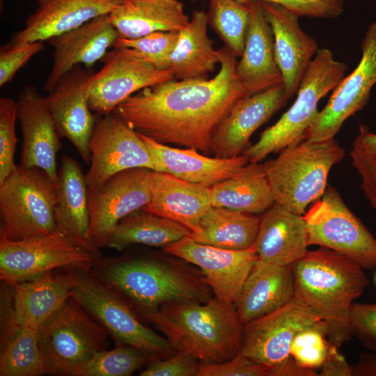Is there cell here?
Wrapping results in <instances>:
<instances>
[{"label":"cell","mask_w":376,"mask_h":376,"mask_svg":"<svg viewBox=\"0 0 376 376\" xmlns=\"http://www.w3.org/2000/svg\"><path fill=\"white\" fill-rule=\"evenodd\" d=\"M375 282H376V274H375Z\"/></svg>","instance_id":"db71d44e"},{"label":"cell","mask_w":376,"mask_h":376,"mask_svg":"<svg viewBox=\"0 0 376 376\" xmlns=\"http://www.w3.org/2000/svg\"><path fill=\"white\" fill-rule=\"evenodd\" d=\"M314 369L299 365L291 356L272 370L269 376H317Z\"/></svg>","instance_id":"f907efd6"},{"label":"cell","mask_w":376,"mask_h":376,"mask_svg":"<svg viewBox=\"0 0 376 376\" xmlns=\"http://www.w3.org/2000/svg\"><path fill=\"white\" fill-rule=\"evenodd\" d=\"M191 234L185 226L141 208L120 221L107 246L118 251L133 244L165 247Z\"/></svg>","instance_id":"e575fe53"},{"label":"cell","mask_w":376,"mask_h":376,"mask_svg":"<svg viewBox=\"0 0 376 376\" xmlns=\"http://www.w3.org/2000/svg\"><path fill=\"white\" fill-rule=\"evenodd\" d=\"M119 35L111 24L109 14L97 17L81 26L49 38L54 48L53 63L44 90L49 93L58 81L74 66L92 68L113 47Z\"/></svg>","instance_id":"44dd1931"},{"label":"cell","mask_w":376,"mask_h":376,"mask_svg":"<svg viewBox=\"0 0 376 376\" xmlns=\"http://www.w3.org/2000/svg\"><path fill=\"white\" fill-rule=\"evenodd\" d=\"M40 331L20 327L0 352L1 376H38L54 374L39 345Z\"/></svg>","instance_id":"d590c367"},{"label":"cell","mask_w":376,"mask_h":376,"mask_svg":"<svg viewBox=\"0 0 376 376\" xmlns=\"http://www.w3.org/2000/svg\"><path fill=\"white\" fill-rule=\"evenodd\" d=\"M164 250L198 267L214 296L233 304L258 260L253 246L246 249H224L197 242L190 235Z\"/></svg>","instance_id":"e0dca14e"},{"label":"cell","mask_w":376,"mask_h":376,"mask_svg":"<svg viewBox=\"0 0 376 376\" xmlns=\"http://www.w3.org/2000/svg\"><path fill=\"white\" fill-rule=\"evenodd\" d=\"M100 258L58 229L17 241L0 239V277L14 285L56 269L88 272Z\"/></svg>","instance_id":"9c48e42d"},{"label":"cell","mask_w":376,"mask_h":376,"mask_svg":"<svg viewBox=\"0 0 376 376\" xmlns=\"http://www.w3.org/2000/svg\"><path fill=\"white\" fill-rule=\"evenodd\" d=\"M320 376H352V369L339 347L329 345L327 357L321 366Z\"/></svg>","instance_id":"681fc988"},{"label":"cell","mask_w":376,"mask_h":376,"mask_svg":"<svg viewBox=\"0 0 376 376\" xmlns=\"http://www.w3.org/2000/svg\"><path fill=\"white\" fill-rule=\"evenodd\" d=\"M349 320L353 336L365 347L376 352V304L353 302Z\"/></svg>","instance_id":"f6af8a7d"},{"label":"cell","mask_w":376,"mask_h":376,"mask_svg":"<svg viewBox=\"0 0 376 376\" xmlns=\"http://www.w3.org/2000/svg\"><path fill=\"white\" fill-rule=\"evenodd\" d=\"M42 41H10L0 48V86L10 82L17 71L35 54L43 50Z\"/></svg>","instance_id":"b9f144b4"},{"label":"cell","mask_w":376,"mask_h":376,"mask_svg":"<svg viewBox=\"0 0 376 376\" xmlns=\"http://www.w3.org/2000/svg\"><path fill=\"white\" fill-rule=\"evenodd\" d=\"M351 152L361 158L376 174V133L371 132L366 125H361L353 141Z\"/></svg>","instance_id":"7dc6e473"},{"label":"cell","mask_w":376,"mask_h":376,"mask_svg":"<svg viewBox=\"0 0 376 376\" xmlns=\"http://www.w3.org/2000/svg\"><path fill=\"white\" fill-rule=\"evenodd\" d=\"M73 297L40 330L39 345L54 374L75 376L96 353L107 350L108 333Z\"/></svg>","instance_id":"30bf717a"},{"label":"cell","mask_w":376,"mask_h":376,"mask_svg":"<svg viewBox=\"0 0 376 376\" xmlns=\"http://www.w3.org/2000/svg\"><path fill=\"white\" fill-rule=\"evenodd\" d=\"M303 217L309 246L334 250L363 269L376 267V238L349 209L335 187L328 185Z\"/></svg>","instance_id":"8fae6325"},{"label":"cell","mask_w":376,"mask_h":376,"mask_svg":"<svg viewBox=\"0 0 376 376\" xmlns=\"http://www.w3.org/2000/svg\"><path fill=\"white\" fill-rule=\"evenodd\" d=\"M102 61L104 65L92 75L88 89L90 109L97 115L114 111L145 88L173 79L170 70L157 69L127 47H113Z\"/></svg>","instance_id":"4fadbf2b"},{"label":"cell","mask_w":376,"mask_h":376,"mask_svg":"<svg viewBox=\"0 0 376 376\" xmlns=\"http://www.w3.org/2000/svg\"><path fill=\"white\" fill-rule=\"evenodd\" d=\"M294 289L292 265L258 258L235 304L240 323L244 325L284 305L294 297Z\"/></svg>","instance_id":"f1b7e54d"},{"label":"cell","mask_w":376,"mask_h":376,"mask_svg":"<svg viewBox=\"0 0 376 376\" xmlns=\"http://www.w3.org/2000/svg\"><path fill=\"white\" fill-rule=\"evenodd\" d=\"M191 1H197V0H191ZM238 1H251V0H238Z\"/></svg>","instance_id":"f5cc1de1"},{"label":"cell","mask_w":376,"mask_h":376,"mask_svg":"<svg viewBox=\"0 0 376 376\" xmlns=\"http://www.w3.org/2000/svg\"><path fill=\"white\" fill-rule=\"evenodd\" d=\"M179 32L156 31L140 38H118L113 47L130 48L137 56L159 70H168V62L173 53Z\"/></svg>","instance_id":"f35d334b"},{"label":"cell","mask_w":376,"mask_h":376,"mask_svg":"<svg viewBox=\"0 0 376 376\" xmlns=\"http://www.w3.org/2000/svg\"><path fill=\"white\" fill-rule=\"evenodd\" d=\"M251 20L237 76L248 95L283 84L276 63L274 38L260 0L249 1Z\"/></svg>","instance_id":"cb8c5ba5"},{"label":"cell","mask_w":376,"mask_h":376,"mask_svg":"<svg viewBox=\"0 0 376 376\" xmlns=\"http://www.w3.org/2000/svg\"><path fill=\"white\" fill-rule=\"evenodd\" d=\"M288 99L281 84L240 100L213 133L215 157L231 158L240 155L253 132L283 107Z\"/></svg>","instance_id":"ffe728a7"},{"label":"cell","mask_w":376,"mask_h":376,"mask_svg":"<svg viewBox=\"0 0 376 376\" xmlns=\"http://www.w3.org/2000/svg\"><path fill=\"white\" fill-rule=\"evenodd\" d=\"M116 345L113 350L96 353L75 376H128L149 361L136 348L121 343Z\"/></svg>","instance_id":"74e56055"},{"label":"cell","mask_w":376,"mask_h":376,"mask_svg":"<svg viewBox=\"0 0 376 376\" xmlns=\"http://www.w3.org/2000/svg\"><path fill=\"white\" fill-rule=\"evenodd\" d=\"M79 270L45 273L13 285L15 322L19 327L40 331L72 297Z\"/></svg>","instance_id":"603a6c76"},{"label":"cell","mask_w":376,"mask_h":376,"mask_svg":"<svg viewBox=\"0 0 376 376\" xmlns=\"http://www.w3.org/2000/svg\"><path fill=\"white\" fill-rule=\"evenodd\" d=\"M56 184L38 168L21 164L0 185V239L12 241L57 229Z\"/></svg>","instance_id":"52a82bcc"},{"label":"cell","mask_w":376,"mask_h":376,"mask_svg":"<svg viewBox=\"0 0 376 376\" xmlns=\"http://www.w3.org/2000/svg\"><path fill=\"white\" fill-rule=\"evenodd\" d=\"M345 155L334 138L316 142L304 139L265 162L276 203L295 214H304L323 195L330 170Z\"/></svg>","instance_id":"5b68a950"},{"label":"cell","mask_w":376,"mask_h":376,"mask_svg":"<svg viewBox=\"0 0 376 376\" xmlns=\"http://www.w3.org/2000/svg\"><path fill=\"white\" fill-rule=\"evenodd\" d=\"M138 134L157 159L162 172L210 188L234 176L249 162L243 154L231 158L211 157L192 148H172Z\"/></svg>","instance_id":"83f0119b"},{"label":"cell","mask_w":376,"mask_h":376,"mask_svg":"<svg viewBox=\"0 0 376 376\" xmlns=\"http://www.w3.org/2000/svg\"><path fill=\"white\" fill-rule=\"evenodd\" d=\"M17 120L23 136L21 165L45 171L57 185L56 155L61 148V136L47 105L33 86H26L19 93Z\"/></svg>","instance_id":"d6986e66"},{"label":"cell","mask_w":376,"mask_h":376,"mask_svg":"<svg viewBox=\"0 0 376 376\" xmlns=\"http://www.w3.org/2000/svg\"><path fill=\"white\" fill-rule=\"evenodd\" d=\"M207 13L196 10L187 26L179 31L167 69L178 80L207 78L220 62V53L207 35Z\"/></svg>","instance_id":"1f68e13d"},{"label":"cell","mask_w":376,"mask_h":376,"mask_svg":"<svg viewBox=\"0 0 376 376\" xmlns=\"http://www.w3.org/2000/svg\"><path fill=\"white\" fill-rule=\"evenodd\" d=\"M212 206L249 214L269 209L275 199L267 176L265 163H250L234 176L210 187Z\"/></svg>","instance_id":"d6a6232c"},{"label":"cell","mask_w":376,"mask_h":376,"mask_svg":"<svg viewBox=\"0 0 376 376\" xmlns=\"http://www.w3.org/2000/svg\"><path fill=\"white\" fill-rule=\"evenodd\" d=\"M294 297L326 326L329 345L340 347L353 336L351 305L369 285L363 269L349 258L320 246L292 264Z\"/></svg>","instance_id":"3957f363"},{"label":"cell","mask_w":376,"mask_h":376,"mask_svg":"<svg viewBox=\"0 0 376 376\" xmlns=\"http://www.w3.org/2000/svg\"><path fill=\"white\" fill-rule=\"evenodd\" d=\"M72 297L103 327L116 343L136 348L152 361L175 354L169 340L144 324L132 307L89 272L78 271Z\"/></svg>","instance_id":"ba28073f"},{"label":"cell","mask_w":376,"mask_h":376,"mask_svg":"<svg viewBox=\"0 0 376 376\" xmlns=\"http://www.w3.org/2000/svg\"><path fill=\"white\" fill-rule=\"evenodd\" d=\"M347 69V64L336 61L329 49H319L304 76L294 103L242 152L249 162H260L270 153L304 140L306 130L319 111V101L336 87Z\"/></svg>","instance_id":"8992f818"},{"label":"cell","mask_w":376,"mask_h":376,"mask_svg":"<svg viewBox=\"0 0 376 376\" xmlns=\"http://www.w3.org/2000/svg\"><path fill=\"white\" fill-rule=\"evenodd\" d=\"M93 68L74 66L45 97L49 110L61 138L68 139L84 162H91L88 142L99 115L93 113L88 102V84Z\"/></svg>","instance_id":"ac0fdd59"},{"label":"cell","mask_w":376,"mask_h":376,"mask_svg":"<svg viewBox=\"0 0 376 376\" xmlns=\"http://www.w3.org/2000/svg\"><path fill=\"white\" fill-rule=\"evenodd\" d=\"M260 2L272 29L276 60L290 99L297 92L318 45L301 29L298 15L279 4Z\"/></svg>","instance_id":"7402d4cb"},{"label":"cell","mask_w":376,"mask_h":376,"mask_svg":"<svg viewBox=\"0 0 376 376\" xmlns=\"http://www.w3.org/2000/svg\"><path fill=\"white\" fill-rule=\"evenodd\" d=\"M201 362L185 352L178 351L166 359H155L148 364L140 376H198Z\"/></svg>","instance_id":"7bdbcfd3"},{"label":"cell","mask_w":376,"mask_h":376,"mask_svg":"<svg viewBox=\"0 0 376 376\" xmlns=\"http://www.w3.org/2000/svg\"><path fill=\"white\" fill-rule=\"evenodd\" d=\"M219 50L220 68L212 79L173 78L138 91L115 111L134 130L159 143L214 153L216 127L248 95L237 76V56L226 46Z\"/></svg>","instance_id":"6da1fadb"},{"label":"cell","mask_w":376,"mask_h":376,"mask_svg":"<svg viewBox=\"0 0 376 376\" xmlns=\"http://www.w3.org/2000/svg\"><path fill=\"white\" fill-rule=\"evenodd\" d=\"M91 165L85 174L88 189H100L113 175L130 169L162 172L156 157L116 111L99 115L88 142Z\"/></svg>","instance_id":"7c38bea8"},{"label":"cell","mask_w":376,"mask_h":376,"mask_svg":"<svg viewBox=\"0 0 376 376\" xmlns=\"http://www.w3.org/2000/svg\"><path fill=\"white\" fill-rule=\"evenodd\" d=\"M17 102L10 97L0 98V185L15 169V152L17 138L15 123Z\"/></svg>","instance_id":"60d3db41"},{"label":"cell","mask_w":376,"mask_h":376,"mask_svg":"<svg viewBox=\"0 0 376 376\" xmlns=\"http://www.w3.org/2000/svg\"><path fill=\"white\" fill-rule=\"evenodd\" d=\"M275 3L299 17L336 19L344 11L343 0H260Z\"/></svg>","instance_id":"bcb514c9"},{"label":"cell","mask_w":376,"mask_h":376,"mask_svg":"<svg viewBox=\"0 0 376 376\" xmlns=\"http://www.w3.org/2000/svg\"><path fill=\"white\" fill-rule=\"evenodd\" d=\"M260 218L253 214L211 206L190 236L197 242L229 249L253 246Z\"/></svg>","instance_id":"836d02e7"},{"label":"cell","mask_w":376,"mask_h":376,"mask_svg":"<svg viewBox=\"0 0 376 376\" xmlns=\"http://www.w3.org/2000/svg\"><path fill=\"white\" fill-rule=\"evenodd\" d=\"M322 324H324L293 297L281 307L242 326L240 352L266 366L271 373L290 357L291 343L299 331Z\"/></svg>","instance_id":"5bb4252c"},{"label":"cell","mask_w":376,"mask_h":376,"mask_svg":"<svg viewBox=\"0 0 376 376\" xmlns=\"http://www.w3.org/2000/svg\"><path fill=\"white\" fill-rule=\"evenodd\" d=\"M211 206L210 187L152 171L150 199L142 209L177 221L192 233Z\"/></svg>","instance_id":"4316f807"},{"label":"cell","mask_w":376,"mask_h":376,"mask_svg":"<svg viewBox=\"0 0 376 376\" xmlns=\"http://www.w3.org/2000/svg\"><path fill=\"white\" fill-rule=\"evenodd\" d=\"M210 23L226 47L237 57L242 55L251 20L249 1L210 0Z\"/></svg>","instance_id":"8d00e7d4"},{"label":"cell","mask_w":376,"mask_h":376,"mask_svg":"<svg viewBox=\"0 0 376 376\" xmlns=\"http://www.w3.org/2000/svg\"><path fill=\"white\" fill-rule=\"evenodd\" d=\"M176 352L203 363L227 361L241 351L242 324L235 304L214 296L209 301H173L143 315Z\"/></svg>","instance_id":"277c9868"},{"label":"cell","mask_w":376,"mask_h":376,"mask_svg":"<svg viewBox=\"0 0 376 376\" xmlns=\"http://www.w3.org/2000/svg\"><path fill=\"white\" fill-rule=\"evenodd\" d=\"M361 49L358 65L334 89L325 107L306 130L304 139L316 142L334 139L344 122L368 103L376 84V22L368 26Z\"/></svg>","instance_id":"2e32d148"},{"label":"cell","mask_w":376,"mask_h":376,"mask_svg":"<svg viewBox=\"0 0 376 376\" xmlns=\"http://www.w3.org/2000/svg\"><path fill=\"white\" fill-rule=\"evenodd\" d=\"M308 231L304 217L275 203L260 218L253 244L258 260L289 265L308 252Z\"/></svg>","instance_id":"484cf974"},{"label":"cell","mask_w":376,"mask_h":376,"mask_svg":"<svg viewBox=\"0 0 376 376\" xmlns=\"http://www.w3.org/2000/svg\"><path fill=\"white\" fill-rule=\"evenodd\" d=\"M329 348L324 324L311 327L299 331L290 346V356L301 366L320 368Z\"/></svg>","instance_id":"ab89813d"},{"label":"cell","mask_w":376,"mask_h":376,"mask_svg":"<svg viewBox=\"0 0 376 376\" xmlns=\"http://www.w3.org/2000/svg\"><path fill=\"white\" fill-rule=\"evenodd\" d=\"M109 19L119 38L127 39L156 31L179 32L190 19L179 0H123Z\"/></svg>","instance_id":"4dcf8cb0"},{"label":"cell","mask_w":376,"mask_h":376,"mask_svg":"<svg viewBox=\"0 0 376 376\" xmlns=\"http://www.w3.org/2000/svg\"><path fill=\"white\" fill-rule=\"evenodd\" d=\"M88 272L141 316L164 304L214 297L198 267L166 252L100 257Z\"/></svg>","instance_id":"7a4b0ae2"},{"label":"cell","mask_w":376,"mask_h":376,"mask_svg":"<svg viewBox=\"0 0 376 376\" xmlns=\"http://www.w3.org/2000/svg\"><path fill=\"white\" fill-rule=\"evenodd\" d=\"M123 0H38L39 6L31 14L12 41H47L77 28L102 15L109 14Z\"/></svg>","instance_id":"d4e9b609"},{"label":"cell","mask_w":376,"mask_h":376,"mask_svg":"<svg viewBox=\"0 0 376 376\" xmlns=\"http://www.w3.org/2000/svg\"><path fill=\"white\" fill-rule=\"evenodd\" d=\"M55 218L57 229L97 257L101 252L88 238L90 222L88 187L79 163L63 155L58 170Z\"/></svg>","instance_id":"f546056e"},{"label":"cell","mask_w":376,"mask_h":376,"mask_svg":"<svg viewBox=\"0 0 376 376\" xmlns=\"http://www.w3.org/2000/svg\"><path fill=\"white\" fill-rule=\"evenodd\" d=\"M152 171L146 168L127 169L111 176L100 189H88V238L95 247L107 246L120 221L149 202Z\"/></svg>","instance_id":"9a60e30c"},{"label":"cell","mask_w":376,"mask_h":376,"mask_svg":"<svg viewBox=\"0 0 376 376\" xmlns=\"http://www.w3.org/2000/svg\"><path fill=\"white\" fill-rule=\"evenodd\" d=\"M270 369L255 362L241 352L231 359L218 363H203L198 376H269Z\"/></svg>","instance_id":"ee69618b"},{"label":"cell","mask_w":376,"mask_h":376,"mask_svg":"<svg viewBox=\"0 0 376 376\" xmlns=\"http://www.w3.org/2000/svg\"><path fill=\"white\" fill-rule=\"evenodd\" d=\"M353 167L359 175L361 189L372 207L376 210V174L357 155L350 152Z\"/></svg>","instance_id":"c3c4849f"},{"label":"cell","mask_w":376,"mask_h":376,"mask_svg":"<svg viewBox=\"0 0 376 376\" xmlns=\"http://www.w3.org/2000/svg\"><path fill=\"white\" fill-rule=\"evenodd\" d=\"M352 369V376H376V352L361 354Z\"/></svg>","instance_id":"816d5d0a"}]
</instances>
